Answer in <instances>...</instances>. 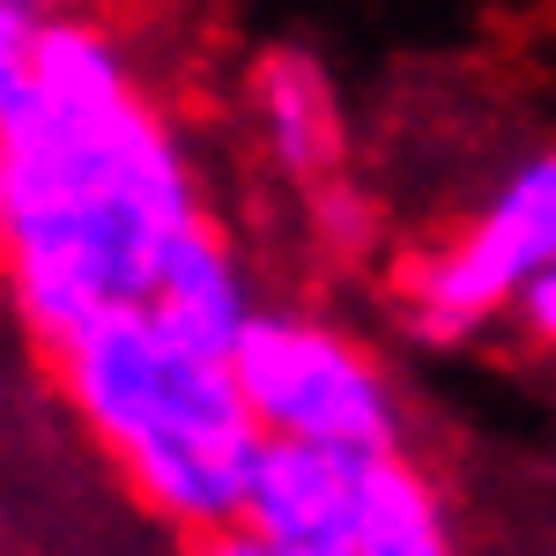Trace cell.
<instances>
[{
  "label": "cell",
  "instance_id": "1",
  "mask_svg": "<svg viewBox=\"0 0 556 556\" xmlns=\"http://www.w3.org/2000/svg\"><path fill=\"white\" fill-rule=\"evenodd\" d=\"M201 215L164 112L104 23L52 15L0 67V223L30 342L52 356L104 304H156L172 238Z\"/></svg>",
  "mask_w": 556,
  "mask_h": 556
},
{
  "label": "cell",
  "instance_id": "2",
  "mask_svg": "<svg viewBox=\"0 0 556 556\" xmlns=\"http://www.w3.org/2000/svg\"><path fill=\"white\" fill-rule=\"evenodd\" d=\"M52 379L164 519L193 534L245 519L267 430L238 371L186 349L156 304H104L75 342L52 349Z\"/></svg>",
  "mask_w": 556,
  "mask_h": 556
},
{
  "label": "cell",
  "instance_id": "3",
  "mask_svg": "<svg viewBox=\"0 0 556 556\" xmlns=\"http://www.w3.org/2000/svg\"><path fill=\"white\" fill-rule=\"evenodd\" d=\"M230 371H238L267 438H304V445H327L349 460H393L401 453V408H393L386 371L319 319L253 312Z\"/></svg>",
  "mask_w": 556,
  "mask_h": 556
},
{
  "label": "cell",
  "instance_id": "4",
  "mask_svg": "<svg viewBox=\"0 0 556 556\" xmlns=\"http://www.w3.org/2000/svg\"><path fill=\"white\" fill-rule=\"evenodd\" d=\"M542 267H556V149L513 164L468 230L424 260L416 275V327L424 334H468L505 298H519Z\"/></svg>",
  "mask_w": 556,
  "mask_h": 556
},
{
  "label": "cell",
  "instance_id": "5",
  "mask_svg": "<svg viewBox=\"0 0 556 556\" xmlns=\"http://www.w3.org/2000/svg\"><path fill=\"white\" fill-rule=\"evenodd\" d=\"M364 468L371 460H349L304 438H267L238 527H253L275 556H356Z\"/></svg>",
  "mask_w": 556,
  "mask_h": 556
},
{
  "label": "cell",
  "instance_id": "6",
  "mask_svg": "<svg viewBox=\"0 0 556 556\" xmlns=\"http://www.w3.org/2000/svg\"><path fill=\"white\" fill-rule=\"evenodd\" d=\"M260 304L245 298V275L230 260V238L215 230L208 215H193L172 238V260H164V282H156V319L172 327L186 349H201L215 364H230L245 327H253Z\"/></svg>",
  "mask_w": 556,
  "mask_h": 556
},
{
  "label": "cell",
  "instance_id": "7",
  "mask_svg": "<svg viewBox=\"0 0 556 556\" xmlns=\"http://www.w3.org/2000/svg\"><path fill=\"white\" fill-rule=\"evenodd\" d=\"M253 104L260 127H267V149L298 178H319L342 156V104H334V83L319 75V60L304 45H275L253 60Z\"/></svg>",
  "mask_w": 556,
  "mask_h": 556
},
{
  "label": "cell",
  "instance_id": "8",
  "mask_svg": "<svg viewBox=\"0 0 556 556\" xmlns=\"http://www.w3.org/2000/svg\"><path fill=\"white\" fill-rule=\"evenodd\" d=\"M356 556H453L445 513H438V490L430 475L393 453L364 468V527H356Z\"/></svg>",
  "mask_w": 556,
  "mask_h": 556
},
{
  "label": "cell",
  "instance_id": "9",
  "mask_svg": "<svg viewBox=\"0 0 556 556\" xmlns=\"http://www.w3.org/2000/svg\"><path fill=\"white\" fill-rule=\"evenodd\" d=\"M519 319H527L534 342H556V267H542V275L519 290Z\"/></svg>",
  "mask_w": 556,
  "mask_h": 556
},
{
  "label": "cell",
  "instance_id": "10",
  "mask_svg": "<svg viewBox=\"0 0 556 556\" xmlns=\"http://www.w3.org/2000/svg\"><path fill=\"white\" fill-rule=\"evenodd\" d=\"M193 556H275L253 527H215V534H193Z\"/></svg>",
  "mask_w": 556,
  "mask_h": 556
}]
</instances>
